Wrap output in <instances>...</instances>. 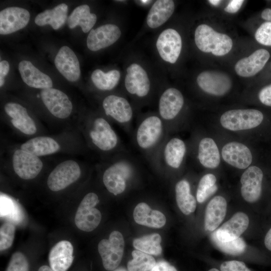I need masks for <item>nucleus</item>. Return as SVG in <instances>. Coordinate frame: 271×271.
I'll list each match as a JSON object with an SVG mask.
<instances>
[{
    "label": "nucleus",
    "instance_id": "nucleus-1",
    "mask_svg": "<svg viewBox=\"0 0 271 271\" xmlns=\"http://www.w3.org/2000/svg\"><path fill=\"white\" fill-rule=\"evenodd\" d=\"M194 39L196 46L200 51L211 53L217 56L227 54L233 46L232 40L229 36L215 31L206 24H201L196 28Z\"/></svg>",
    "mask_w": 271,
    "mask_h": 271
},
{
    "label": "nucleus",
    "instance_id": "nucleus-2",
    "mask_svg": "<svg viewBox=\"0 0 271 271\" xmlns=\"http://www.w3.org/2000/svg\"><path fill=\"white\" fill-rule=\"evenodd\" d=\"M263 119V113L257 109H232L225 112L220 121L224 128L239 131L255 128L261 124Z\"/></svg>",
    "mask_w": 271,
    "mask_h": 271
},
{
    "label": "nucleus",
    "instance_id": "nucleus-3",
    "mask_svg": "<svg viewBox=\"0 0 271 271\" xmlns=\"http://www.w3.org/2000/svg\"><path fill=\"white\" fill-rule=\"evenodd\" d=\"M98 202V196L93 192L88 193L83 198L74 218L75 223L78 229L90 232L98 226L101 219V214L95 208Z\"/></svg>",
    "mask_w": 271,
    "mask_h": 271
},
{
    "label": "nucleus",
    "instance_id": "nucleus-4",
    "mask_svg": "<svg viewBox=\"0 0 271 271\" xmlns=\"http://www.w3.org/2000/svg\"><path fill=\"white\" fill-rule=\"evenodd\" d=\"M124 247L123 236L117 231H112L108 239H103L99 242L98 250L106 270H112L118 266L122 258Z\"/></svg>",
    "mask_w": 271,
    "mask_h": 271
},
{
    "label": "nucleus",
    "instance_id": "nucleus-5",
    "mask_svg": "<svg viewBox=\"0 0 271 271\" xmlns=\"http://www.w3.org/2000/svg\"><path fill=\"white\" fill-rule=\"evenodd\" d=\"M131 164L120 160L107 168L103 175V182L106 189L114 195L123 193L127 182L132 174Z\"/></svg>",
    "mask_w": 271,
    "mask_h": 271
},
{
    "label": "nucleus",
    "instance_id": "nucleus-6",
    "mask_svg": "<svg viewBox=\"0 0 271 271\" xmlns=\"http://www.w3.org/2000/svg\"><path fill=\"white\" fill-rule=\"evenodd\" d=\"M81 169L73 160H67L58 165L50 173L47 185L52 191L64 189L76 182L80 177Z\"/></svg>",
    "mask_w": 271,
    "mask_h": 271
},
{
    "label": "nucleus",
    "instance_id": "nucleus-7",
    "mask_svg": "<svg viewBox=\"0 0 271 271\" xmlns=\"http://www.w3.org/2000/svg\"><path fill=\"white\" fill-rule=\"evenodd\" d=\"M164 124L161 118L156 115L147 117L139 124L136 134V143L143 150L155 147L163 132Z\"/></svg>",
    "mask_w": 271,
    "mask_h": 271
},
{
    "label": "nucleus",
    "instance_id": "nucleus-8",
    "mask_svg": "<svg viewBox=\"0 0 271 271\" xmlns=\"http://www.w3.org/2000/svg\"><path fill=\"white\" fill-rule=\"evenodd\" d=\"M199 87L204 92L215 96L226 94L232 87V81L226 73L215 70L204 71L197 78Z\"/></svg>",
    "mask_w": 271,
    "mask_h": 271
},
{
    "label": "nucleus",
    "instance_id": "nucleus-9",
    "mask_svg": "<svg viewBox=\"0 0 271 271\" xmlns=\"http://www.w3.org/2000/svg\"><path fill=\"white\" fill-rule=\"evenodd\" d=\"M41 97L47 108L54 116L64 119L71 114L72 102L62 91L53 88L42 89Z\"/></svg>",
    "mask_w": 271,
    "mask_h": 271
},
{
    "label": "nucleus",
    "instance_id": "nucleus-10",
    "mask_svg": "<svg viewBox=\"0 0 271 271\" xmlns=\"http://www.w3.org/2000/svg\"><path fill=\"white\" fill-rule=\"evenodd\" d=\"M92 143L99 149L108 151L114 149L118 138L110 124L103 118L97 117L93 121L89 131Z\"/></svg>",
    "mask_w": 271,
    "mask_h": 271
},
{
    "label": "nucleus",
    "instance_id": "nucleus-11",
    "mask_svg": "<svg viewBox=\"0 0 271 271\" xmlns=\"http://www.w3.org/2000/svg\"><path fill=\"white\" fill-rule=\"evenodd\" d=\"M263 174L258 167H249L243 172L240 178L241 194L243 198L249 203L258 201L262 194Z\"/></svg>",
    "mask_w": 271,
    "mask_h": 271
},
{
    "label": "nucleus",
    "instance_id": "nucleus-12",
    "mask_svg": "<svg viewBox=\"0 0 271 271\" xmlns=\"http://www.w3.org/2000/svg\"><path fill=\"white\" fill-rule=\"evenodd\" d=\"M13 169L17 175L24 180L36 177L43 168L39 158L21 149L15 151L13 156Z\"/></svg>",
    "mask_w": 271,
    "mask_h": 271
},
{
    "label": "nucleus",
    "instance_id": "nucleus-13",
    "mask_svg": "<svg viewBox=\"0 0 271 271\" xmlns=\"http://www.w3.org/2000/svg\"><path fill=\"white\" fill-rule=\"evenodd\" d=\"M156 47L161 57L165 61L175 63L182 49V39L179 33L173 29H168L159 35Z\"/></svg>",
    "mask_w": 271,
    "mask_h": 271
},
{
    "label": "nucleus",
    "instance_id": "nucleus-14",
    "mask_svg": "<svg viewBox=\"0 0 271 271\" xmlns=\"http://www.w3.org/2000/svg\"><path fill=\"white\" fill-rule=\"evenodd\" d=\"M30 18L29 11L25 9L12 7L0 12V34L7 35L25 27Z\"/></svg>",
    "mask_w": 271,
    "mask_h": 271
},
{
    "label": "nucleus",
    "instance_id": "nucleus-15",
    "mask_svg": "<svg viewBox=\"0 0 271 271\" xmlns=\"http://www.w3.org/2000/svg\"><path fill=\"white\" fill-rule=\"evenodd\" d=\"M270 57V52L267 49H256L248 57L243 58L236 62L234 67L235 72L241 77L253 76L265 67Z\"/></svg>",
    "mask_w": 271,
    "mask_h": 271
},
{
    "label": "nucleus",
    "instance_id": "nucleus-16",
    "mask_svg": "<svg viewBox=\"0 0 271 271\" xmlns=\"http://www.w3.org/2000/svg\"><path fill=\"white\" fill-rule=\"evenodd\" d=\"M120 35L121 31L116 25H104L90 31L87 38V46L90 50L96 51L112 45Z\"/></svg>",
    "mask_w": 271,
    "mask_h": 271
},
{
    "label": "nucleus",
    "instance_id": "nucleus-17",
    "mask_svg": "<svg viewBox=\"0 0 271 271\" xmlns=\"http://www.w3.org/2000/svg\"><path fill=\"white\" fill-rule=\"evenodd\" d=\"M54 63L58 71L68 81H76L80 76L78 59L69 47L62 46L56 55Z\"/></svg>",
    "mask_w": 271,
    "mask_h": 271
},
{
    "label": "nucleus",
    "instance_id": "nucleus-18",
    "mask_svg": "<svg viewBox=\"0 0 271 271\" xmlns=\"http://www.w3.org/2000/svg\"><path fill=\"white\" fill-rule=\"evenodd\" d=\"M126 71L124 80L126 90L140 97L147 95L150 90V81L146 71L140 65L132 63Z\"/></svg>",
    "mask_w": 271,
    "mask_h": 271
},
{
    "label": "nucleus",
    "instance_id": "nucleus-19",
    "mask_svg": "<svg viewBox=\"0 0 271 271\" xmlns=\"http://www.w3.org/2000/svg\"><path fill=\"white\" fill-rule=\"evenodd\" d=\"M249 218L244 213L238 212L213 232L216 238L221 241L235 239L246 230Z\"/></svg>",
    "mask_w": 271,
    "mask_h": 271
},
{
    "label": "nucleus",
    "instance_id": "nucleus-20",
    "mask_svg": "<svg viewBox=\"0 0 271 271\" xmlns=\"http://www.w3.org/2000/svg\"><path fill=\"white\" fill-rule=\"evenodd\" d=\"M223 159L228 164L238 169L248 168L252 161L249 148L244 144L232 142L226 144L222 149Z\"/></svg>",
    "mask_w": 271,
    "mask_h": 271
},
{
    "label": "nucleus",
    "instance_id": "nucleus-21",
    "mask_svg": "<svg viewBox=\"0 0 271 271\" xmlns=\"http://www.w3.org/2000/svg\"><path fill=\"white\" fill-rule=\"evenodd\" d=\"M102 106L106 115L111 116L120 123H128L132 117V110L128 101L124 98L115 95L106 97Z\"/></svg>",
    "mask_w": 271,
    "mask_h": 271
},
{
    "label": "nucleus",
    "instance_id": "nucleus-22",
    "mask_svg": "<svg viewBox=\"0 0 271 271\" xmlns=\"http://www.w3.org/2000/svg\"><path fill=\"white\" fill-rule=\"evenodd\" d=\"M184 102L181 92L175 88L166 89L162 94L159 102V111L162 118L172 120L181 110Z\"/></svg>",
    "mask_w": 271,
    "mask_h": 271
},
{
    "label": "nucleus",
    "instance_id": "nucleus-23",
    "mask_svg": "<svg viewBox=\"0 0 271 271\" xmlns=\"http://www.w3.org/2000/svg\"><path fill=\"white\" fill-rule=\"evenodd\" d=\"M74 259L73 247L67 240L56 243L49 254L50 267L54 271H67Z\"/></svg>",
    "mask_w": 271,
    "mask_h": 271
},
{
    "label": "nucleus",
    "instance_id": "nucleus-24",
    "mask_svg": "<svg viewBox=\"0 0 271 271\" xmlns=\"http://www.w3.org/2000/svg\"><path fill=\"white\" fill-rule=\"evenodd\" d=\"M7 114L12 118L13 126L24 134L32 135L37 131L33 119L29 116L26 108L13 102L7 103L5 106Z\"/></svg>",
    "mask_w": 271,
    "mask_h": 271
},
{
    "label": "nucleus",
    "instance_id": "nucleus-25",
    "mask_svg": "<svg viewBox=\"0 0 271 271\" xmlns=\"http://www.w3.org/2000/svg\"><path fill=\"white\" fill-rule=\"evenodd\" d=\"M18 67L23 81L29 86L42 89L52 88L53 82L51 78L35 67L30 61H21Z\"/></svg>",
    "mask_w": 271,
    "mask_h": 271
},
{
    "label": "nucleus",
    "instance_id": "nucleus-26",
    "mask_svg": "<svg viewBox=\"0 0 271 271\" xmlns=\"http://www.w3.org/2000/svg\"><path fill=\"white\" fill-rule=\"evenodd\" d=\"M227 202L221 196L214 197L208 204L205 216V228L212 231L223 220L226 213Z\"/></svg>",
    "mask_w": 271,
    "mask_h": 271
},
{
    "label": "nucleus",
    "instance_id": "nucleus-27",
    "mask_svg": "<svg viewBox=\"0 0 271 271\" xmlns=\"http://www.w3.org/2000/svg\"><path fill=\"white\" fill-rule=\"evenodd\" d=\"M133 216L136 223L153 228H161L166 222L165 216L160 211L153 210L146 203H139L135 207Z\"/></svg>",
    "mask_w": 271,
    "mask_h": 271
},
{
    "label": "nucleus",
    "instance_id": "nucleus-28",
    "mask_svg": "<svg viewBox=\"0 0 271 271\" xmlns=\"http://www.w3.org/2000/svg\"><path fill=\"white\" fill-rule=\"evenodd\" d=\"M175 4L172 0H158L151 7L147 18L149 27L157 28L164 24L172 15Z\"/></svg>",
    "mask_w": 271,
    "mask_h": 271
},
{
    "label": "nucleus",
    "instance_id": "nucleus-29",
    "mask_svg": "<svg viewBox=\"0 0 271 271\" xmlns=\"http://www.w3.org/2000/svg\"><path fill=\"white\" fill-rule=\"evenodd\" d=\"M21 149L39 157L57 152L60 149V146L54 139L42 136L28 140L21 145Z\"/></svg>",
    "mask_w": 271,
    "mask_h": 271
},
{
    "label": "nucleus",
    "instance_id": "nucleus-30",
    "mask_svg": "<svg viewBox=\"0 0 271 271\" xmlns=\"http://www.w3.org/2000/svg\"><path fill=\"white\" fill-rule=\"evenodd\" d=\"M68 6L61 4L51 10H46L39 14L35 23L39 26L50 25L54 30H58L65 23L67 19Z\"/></svg>",
    "mask_w": 271,
    "mask_h": 271
},
{
    "label": "nucleus",
    "instance_id": "nucleus-31",
    "mask_svg": "<svg viewBox=\"0 0 271 271\" xmlns=\"http://www.w3.org/2000/svg\"><path fill=\"white\" fill-rule=\"evenodd\" d=\"M198 159L205 168H217L220 162V154L214 141L210 138L202 139L198 147Z\"/></svg>",
    "mask_w": 271,
    "mask_h": 271
},
{
    "label": "nucleus",
    "instance_id": "nucleus-32",
    "mask_svg": "<svg viewBox=\"0 0 271 271\" xmlns=\"http://www.w3.org/2000/svg\"><path fill=\"white\" fill-rule=\"evenodd\" d=\"M97 17L95 14L91 13L90 8L87 5L76 7L69 16L67 24L71 29L79 26L85 33H88L95 25Z\"/></svg>",
    "mask_w": 271,
    "mask_h": 271
},
{
    "label": "nucleus",
    "instance_id": "nucleus-33",
    "mask_svg": "<svg viewBox=\"0 0 271 271\" xmlns=\"http://www.w3.org/2000/svg\"><path fill=\"white\" fill-rule=\"evenodd\" d=\"M186 147L183 140L177 138L170 139L164 149V159L169 167L177 169L181 166L185 156Z\"/></svg>",
    "mask_w": 271,
    "mask_h": 271
},
{
    "label": "nucleus",
    "instance_id": "nucleus-34",
    "mask_svg": "<svg viewBox=\"0 0 271 271\" xmlns=\"http://www.w3.org/2000/svg\"><path fill=\"white\" fill-rule=\"evenodd\" d=\"M175 193L178 206L182 213L189 215L195 210L196 199L191 194L190 184L187 180H182L176 184Z\"/></svg>",
    "mask_w": 271,
    "mask_h": 271
},
{
    "label": "nucleus",
    "instance_id": "nucleus-35",
    "mask_svg": "<svg viewBox=\"0 0 271 271\" xmlns=\"http://www.w3.org/2000/svg\"><path fill=\"white\" fill-rule=\"evenodd\" d=\"M120 76V72L117 70H112L104 73L100 69H96L92 72L91 79L98 89L101 90H110L118 84Z\"/></svg>",
    "mask_w": 271,
    "mask_h": 271
},
{
    "label": "nucleus",
    "instance_id": "nucleus-36",
    "mask_svg": "<svg viewBox=\"0 0 271 271\" xmlns=\"http://www.w3.org/2000/svg\"><path fill=\"white\" fill-rule=\"evenodd\" d=\"M162 238L158 233H153L134 239L133 247L149 254L159 255L162 251Z\"/></svg>",
    "mask_w": 271,
    "mask_h": 271
},
{
    "label": "nucleus",
    "instance_id": "nucleus-37",
    "mask_svg": "<svg viewBox=\"0 0 271 271\" xmlns=\"http://www.w3.org/2000/svg\"><path fill=\"white\" fill-rule=\"evenodd\" d=\"M133 259L127 264L128 271H148L156 264L155 258L150 254L138 250H134L131 253Z\"/></svg>",
    "mask_w": 271,
    "mask_h": 271
},
{
    "label": "nucleus",
    "instance_id": "nucleus-38",
    "mask_svg": "<svg viewBox=\"0 0 271 271\" xmlns=\"http://www.w3.org/2000/svg\"><path fill=\"white\" fill-rule=\"evenodd\" d=\"M211 239L214 245L218 249L230 255L241 254L246 249V244L241 237L230 241H221L218 240L212 233L211 234Z\"/></svg>",
    "mask_w": 271,
    "mask_h": 271
},
{
    "label": "nucleus",
    "instance_id": "nucleus-39",
    "mask_svg": "<svg viewBox=\"0 0 271 271\" xmlns=\"http://www.w3.org/2000/svg\"><path fill=\"white\" fill-rule=\"evenodd\" d=\"M216 178L212 174H207L200 179L196 193L198 202L202 203L217 190L216 185Z\"/></svg>",
    "mask_w": 271,
    "mask_h": 271
},
{
    "label": "nucleus",
    "instance_id": "nucleus-40",
    "mask_svg": "<svg viewBox=\"0 0 271 271\" xmlns=\"http://www.w3.org/2000/svg\"><path fill=\"white\" fill-rule=\"evenodd\" d=\"M15 227L10 222L4 223L0 228V250L4 251L13 244L15 238Z\"/></svg>",
    "mask_w": 271,
    "mask_h": 271
},
{
    "label": "nucleus",
    "instance_id": "nucleus-41",
    "mask_svg": "<svg viewBox=\"0 0 271 271\" xmlns=\"http://www.w3.org/2000/svg\"><path fill=\"white\" fill-rule=\"evenodd\" d=\"M6 271H29V263L26 256L20 251L14 253Z\"/></svg>",
    "mask_w": 271,
    "mask_h": 271
},
{
    "label": "nucleus",
    "instance_id": "nucleus-42",
    "mask_svg": "<svg viewBox=\"0 0 271 271\" xmlns=\"http://www.w3.org/2000/svg\"><path fill=\"white\" fill-rule=\"evenodd\" d=\"M254 37L260 45L271 47V22L262 23L255 31Z\"/></svg>",
    "mask_w": 271,
    "mask_h": 271
},
{
    "label": "nucleus",
    "instance_id": "nucleus-43",
    "mask_svg": "<svg viewBox=\"0 0 271 271\" xmlns=\"http://www.w3.org/2000/svg\"><path fill=\"white\" fill-rule=\"evenodd\" d=\"M1 216L7 217L12 220L13 221L18 222L22 219L21 212L19 207H17L12 203H4L1 201Z\"/></svg>",
    "mask_w": 271,
    "mask_h": 271
},
{
    "label": "nucleus",
    "instance_id": "nucleus-44",
    "mask_svg": "<svg viewBox=\"0 0 271 271\" xmlns=\"http://www.w3.org/2000/svg\"><path fill=\"white\" fill-rule=\"evenodd\" d=\"M246 266L240 261L231 260L223 262L220 265L221 271H243Z\"/></svg>",
    "mask_w": 271,
    "mask_h": 271
},
{
    "label": "nucleus",
    "instance_id": "nucleus-45",
    "mask_svg": "<svg viewBox=\"0 0 271 271\" xmlns=\"http://www.w3.org/2000/svg\"><path fill=\"white\" fill-rule=\"evenodd\" d=\"M258 97L262 104L271 107V83L260 89L258 94Z\"/></svg>",
    "mask_w": 271,
    "mask_h": 271
},
{
    "label": "nucleus",
    "instance_id": "nucleus-46",
    "mask_svg": "<svg viewBox=\"0 0 271 271\" xmlns=\"http://www.w3.org/2000/svg\"><path fill=\"white\" fill-rule=\"evenodd\" d=\"M244 1L232 0L229 2L227 6L224 8V11L228 13H235L240 9Z\"/></svg>",
    "mask_w": 271,
    "mask_h": 271
},
{
    "label": "nucleus",
    "instance_id": "nucleus-47",
    "mask_svg": "<svg viewBox=\"0 0 271 271\" xmlns=\"http://www.w3.org/2000/svg\"><path fill=\"white\" fill-rule=\"evenodd\" d=\"M150 271H177L176 268L166 261H161L156 263Z\"/></svg>",
    "mask_w": 271,
    "mask_h": 271
},
{
    "label": "nucleus",
    "instance_id": "nucleus-48",
    "mask_svg": "<svg viewBox=\"0 0 271 271\" xmlns=\"http://www.w3.org/2000/svg\"><path fill=\"white\" fill-rule=\"evenodd\" d=\"M10 70V65L7 61L3 60L0 62V86L2 87L5 83V77L7 76Z\"/></svg>",
    "mask_w": 271,
    "mask_h": 271
},
{
    "label": "nucleus",
    "instance_id": "nucleus-49",
    "mask_svg": "<svg viewBox=\"0 0 271 271\" xmlns=\"http://www.w3.org/2000/svg\"><path fill=\"white\" fill-rule=\"evenodd\" d=\"M263 243L265 247L268 251H271V226L268 228L264 235Z\"/></svg>",
    "mask_w": 271,
    "mask_h": 271
},
{
    "label": "nucleus",
    "instance_id": "nucleus-50",
    "mask_svg": "<svg viewBox=\"0 0 271 271\" xmlns=\"http://www.w3.org/2000/svg\"><path fill=\"white\" fill-rule=\"evenodd\" d=\"M260 17L264 21L271 22V8H267L263 10Z\"/></svg>",
    "mask_w": 271,
    "mask_h": 271
},
{
    "label": "nucleus",
    "instance_id": "nucleus-51",
    "mask_svg": "<svg viewBox=\"0 0 271 271\" xmlns=\"http://www.w3.org/2000/svg\"><path fill=\"white\" fill-rule=\"evenodd\" d=\"M38 271H54L48 265H44L40 266Z\"/></svg>",
    "mask_w": 271,
    "mask_h": 271
},
{
    "label": "nucleus",
    "instance_id": "nucleus-52",
    "mask_svg": "<svg viewBox=\"0 0 271 271\" xmlns=\"http://www.w3.org/2000/svg\"><path fill=\"white\" fill-rule=\"evenodd\" d=\"M208 2L213 6H217L220 4L221 1L220 0H209Z\"/></svg>",
    "mask_w": 271,
    "mask_h": 271
},
{
    "label": "nucleus",
    "instance_id": "nucleus-53",
    "mask_svg": "<svg viewBox=\"0 0 271 271\" xmlns=\"http://www.w3.org/2000/svg\"><path fill=\"white\" fill-rule=\"evenodd\" d=\"M141 2L143 3H147L148 2H150L151 1H147V0H143V1H140Z\"/></svg>",
    "mask_w": 271,
    "mask_h": 271
},
{
    "label": "nucleus",
    "instance_id": "nucleus-54",
    "mask_svg": "<svg viewBox=\"0 0 271 271\" xmlns=\"http://www.w3.org/2000/svg\"><path fill=\"white\" fill-rule=\"evenodd\" d=\"M208 271H219V270L218 269H216V268H213L210 269Z\"/></svg>",
    "mask_w": 271,
    "mask_h": 271
},
{
    "label": "nucleus",
    "instance_id": "nucleus-55",
    "mask_svg": "<svg viewBox=\"0 0 271 271\" xmlns=\"http://www.w3.org/2000/svg\"><path fill=\"white\" fill-rule=\"evenodd\" d=\"M115 271H126V270H125L123 268H119V269H117L116 270H115Z\"/></svg>",
    "mask_w": 271,
    "mask_h": 271
},
{
    "label": "nucleus",
    "instance_id": "nucleus-56",
    "mask_svg": "<svg viewBox=\"0 0 271 271\" xmlns=\"http://www.w3.org/2000/svg\"><path fill=\"white\" fill-rule=\"evenodd\" d=\"M243 271H251V270L246 267Z\"/></svg>",
    "mask_w": 271,
    "mask_h": 271
}]
</instances>
